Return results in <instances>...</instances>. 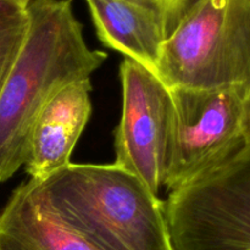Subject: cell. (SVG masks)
Returning <instances> with one entry per match:
<instances>
[{"label": "cell", "instance_id": "obj_5", "mask_svg": "<svg viewBox=\"0 0 250 250\" xmlns=\"http://www.w3.org/2000/svg\"><path fill=\"white\" fill-rule=\"evenodd\" d=\"M163 205L171 250H250V144Z\"/></svg>", "mask_w": 250, "mask_h": 250}, {"label": "cell", "instance_id": "obj_4", "mask_svg": "<svg viewBox=\"0 0 250 250\" xmlns=\"http://www.w3.org/2000/svg\"><path fill=\"white\" fill-rule=\"evenodd\" d=\"M171 120L163 187L194 180L250 144V83L170 88Z\"/></svg>", "mask_w": 250, "mask_h": 250}, {"label": "cell", "instance_id": "obj_6", "mask_svg": "<svg viewBox=\"0 0 250 250\" xmlns=\"http://www.w3.org/2000/svg\"><path fill=\"white\" fill-rule=\"evenodd\" d=\"M122 109L115 129V165L136 176L159 197L171 120L170 88L153 72L125 58L120 65Z\"/></svg>", "mask_w": 250, "mask_h": 250}, {"label": "cell", "instance_id": "obj_7", "mask_svg": "<svg viewBox=\"0 0 250 250\" xmlns=\"http://www.w3.org/2000/svg\"><path fill=\"white\" fill-rule=\"evenodd\" d=\"M90 92V78L71 83L41 110L29 133L24 161L31 180H44L71 163V154L92 114Z\"/></svg>", "mask_w": 250, "mask_h": 250}, {"label": "cell", "instance_id": "obj_9", "mask_svg": "<svg viewBox=\"0 0 250 250\" xmlns=\"http://www.w3.org/2000/svg\"><path fill=\"white\" fill-rule=\"evenodd\" d=\"M0 250L95 249L44 211L23 182L0 211Z\"/></svg>", "mask_w": 250, "mask_h": 250}, {"label": "cell", "instance_id": "obj_1", "mask_svg": "<svg viewBox=\"0 0 250 250\" xmlns=\"http://www.w3.org/2000/svg\"><path fill=\"white\" fill-rule=\"evenodd\" d=\"M27 31L0 90V183L24 165L32 126L71 83L90 78L107 54L88 46L72 0H32Z\"/></svg>", "mask_w": 250, "mask_h": 250}, {"label": "cell", "instance_id": "obj_8", "mask_svg": "<svg viewBox=\"0 0 250 250\" xmlns=\"http://www.w3.org/2000/svg\"><path fill=\"white\" fill-rule=\"evenodd\" d=\"M85 1L99 41L156 75L161 45L167 37L161 15L133 0Z\"/></svg>", "mask_w": 250, "mask_h": 250}, {"label": "cell", "instance_id": "obj_11", "mask_svg": "<svg viewBox=\"0 0 250 250\" xmlns=\"http://www.w3.org/2000/svg\"><path fill=\"white\" fill-rule=\"evenodd\" d=\"M133 1L158 11L165 21L168 36L177 22L198 0H133Z\"/></svg>", "mask_w": 250, "mask_h": 250}, {"label": "cell", "instance_id": "obj_3", "mask_svg": "<svg viewBox=\"0 0 250 250\" xmlns=\"http://www.w3.org/2000/svg\"><path fill=\"white\" fill-rule=\"evenodd\" d=\"M156 75L168 88L250 83V0H198L164 41Z\"/></svg>", "mask_w": 250, "mask_h": 250}, {"label": "cell", "instance_id": "obj_12", "mask_svg": "<svg viewBox=\"0 0 250 250\" xmlns=\"http://www.w3.org/2000/svg\"><path fill=\"white\" fill-rule=\"evenodd\" d=\"M31 1L32 0H0V17L23 12Z\"/></svg>", "mask_w": 250, "mask_h": 250}, {"label": "cell", "instance_id": "obj_2", "mask_svg": "<svg viewBox=\"0 0 250 250\" xmlns=\"http://www.w3.org/2000/svg\"><path fill=\"white\" fill-rule=\"evenodd\" d=\"M27 187L37 204L95 250H171L163 200L115 164H72Z\"/></svg>", "mask_w": 250, "mask_h": 250}, {"label": "cell", "instance_id": "obj_10", "mask_svg": "<svg viewBox=\"0 0 250 250\" xmlns=\"http://www.w3.org/2000/svg\"><path fill=\"white\" fill-rule=\"evenodd\" d=\"M26 31V10L12 16L0 17V90L21 48Z\"/></svg>", "mask_w": 250, "mask_h": 250}]
</instances>
